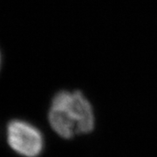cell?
<instances>
[{
  "label": "cell",
  "mask_w": 157,
  "mask_h": 157,
  "mask_svg": "<svg viewBox=\"0 0 157 157\" xmlns=\"http://www.w3.org/2000/svg\"><path fill=\"white\" fill-rule=\"evenodd\" d=\"M48 120L52 130L64 139L89 134L95 125L93 107L79 91L58 93L52 101Z\"/></svg>",
  "instance_id": "1"
},
{
  "label": "cell",
  "mask_w": 157,
  "mask_h": 157,
  "mask_svg": "<svg viewBox=\"0 0 157 157\" xmlns=\"http://www.w3.org/2000/svg\"><path fill=\"white\" fill-rule=\"evenodd\" d=\"M0 65H1V55H0Z\"/></svg>",
  "instance_id": "3"
},
{
  "label": "cell",
  "mask_w": 157,
  "mask_h": 157,
  "mask_svg": "<svg viewBox=\"0 0 157 157\" xmlns=\"http://www.w3.org/2000/svg\"><path fill=\"white\" fill-rule=\"evenodd\" d=\"M8 142L17 154L25 157H37L44 148V138L33 125L13 121L8 125Z\"/></svg>",
  "instance_id": "2"
}]
</instances>
